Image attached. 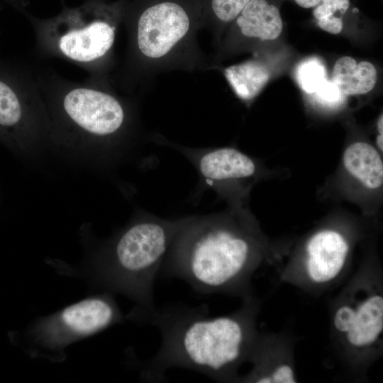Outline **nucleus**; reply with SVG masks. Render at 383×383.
<instances>
[{"label": "nucleus", "instance_id": "nucleus-14", "mask_svg": "<svg viewBox=\"0 0 383 383\" xmlns=\"http://www.w3.org/2000/svg\"><path fill=\"white\" fill-rule=\"evenodd\" d=\"M250 0H202L203 28L218 38Z\"/></svg>", "mask_w": 383, "mask_h": 383}, {"label": "nucleus", "instance_id": "nucleus-18", "mask_svg": "<svg viewBox=\"0 0 383 383\" xmlns=\"http://www.w3.org/2000/svg\"><path fill=\"white\" fill-rule=\"evenodd\" d=\"M356 320V311L349 306L340 307L334 317V325L338 331L347 333L349 332Z\"/></svg>", "mask_w": 383, "mask_h": 383}, {"label": "nucleus", "instance_id": "nucleus-6", "mask_svg": "<svg viewBox=\"0 0 383 383\" xmlns=\"http://www.w3.org/2000/svg\"><path fill=\"white\" fill-rule=\"evenodd\" d=\"M42 96L31 66L0 60V131L18 130L26 118L28 110L38 104Z\"/></svg>", "mask_w": 383, "mask_h": 383}, {"label": "nucleus", "instance_id": "nucleus-13", "mask_svg": "<svg viewBox=\"0 0 383 383\" xmlns=\"http://www.w3.org/2000/svg\"><path fill=\"white\" fill-rule=\"evenodd\" d=\"M223 72L235 94L247 101L254 99L270 79L266 66L255 60L229 66Z\"/></svg>", "mask_w": 383, "mask_h": 383}, {"label": "nucleus", "instance_id": "nucleus-12", "mask_svg": "<svg viewBox=\"0 0 383 383\" xmlns=\"http://www.w3.org/2000/svg\"><path fill=\"white\" fill-rule=\"evenodd\" d=\"M377 78L374 66L367 61L357 63L351 57L338 59L334 66L332 82L345 96L363 94L375 86Z\"/></svg>", "mask_w": 383, "mask_h": 383}, {"label": "nucleus", "instance_id": "nucleus-4", "mask_svg": "<svg viewBox=\"0 0 383 383\" xmlns=\"http://www.w3.org/2000/svg\"><path fill=\"white\" fill-rule=\"evenodd\" d=\"M124 0H84L64 5L57 15L38 18L26 11L41 57L69 61L89 74V79L109 82L114 45L122 25Z\"/></svg>", "mask_w": 383, "mask_h": 383}, {"label": "nucleus", "instance_id": "nucleus-7", "mask_svg": "<svg viewBox=\"0 0 383 383\" xmlns=\"http://www.w3.org/2000/svg\"><path fill=\"white\" fill-rule=\"evenodd\" d=\"M196 165L205 182L213 187L226 181L248 178L256 171L249 156L232 148L204 151L196 158Z\"/></svg>", "mask_w": 383, "mask_h": 383}, {"label": "nucleus", "instance_id": "nucleus-5", "mask_svg": "<svg viewBox=\"0 0 383 383\" xmlns=\"http://www.w3.org/2000/svg\"><path fill=\"white\" fill-rule=\"evenodd\" d=\"M187 220L150 217L131 226L116 242L114 280L117 286L137 299L143 309L155 307V279L174 237Z\"/></svg>", "mask_w": 383, "mask_h": 383}, {"label": "nucleus", "instance_id": "nucleus-1", "mask_svg": "<svg viewBox=\"0 0 383 383\" xmlns=\"http://www.w3.org/2000/svg\"><path fill=\"white\" fill-rule=\"evenodd\" d=\"M127 35L123 61L112 81L133 91L160 74L213 68L201 50L202 0H124Z\"/></svg>", "mask_w": 383, "mask_h": 383}, {"label": "nucleus", "instance_id": "nucleus-23", "mask_svg": "<svg viewBox=\"0 0 383 383\" xmlns=\"http://www.w3.org/2000/svg\"><path fill=\"white\" fill-rule=\"evenodd\" d=\"M383 139H382V135L379 134V135L377 138V145L379 148V149L382 151L383 150Z\"/></svg>", "mask_w": 383, "mask_h": 383}, {"label": "nucleus", "instance_id": "nucleus-9", "mask_svg": "<svg viewBox=\"0 0 383 383\" xmlns=\"http://www.w3.org/2000/svg\"><path fill=\"white\" fill-rule=\"evenodd\" d=\"M232 23L235 32L248 40H274L283 29L278 7L267 0H250Z\"/></svg>", "mask_w": 383, "mask_h": 383}, {"label": "nucleus", "instance_id": "nucleus-21", "mask_svg": "<svg viewBox=\"0 0 383 383\" xmlns=\"http://www.w3.org/2000/svg\"><path fill=\"white\" fill-rule=\"evenodd\" d=\"M299 6L304 9L314 8L322 0H294Z\"/></svg>", "mask_w": 383, "mask_h": 383}, {"label": "nucleus", "instance_id": "nucleus-3", "mask_svg": "<svg viewBox=\"0 0 383 383\" xmlns=\"http://www.w3.org/2000/svg\"><path fill=\"white\" fill-rule=\"evenodd\" d=\"M252 252L247 236L223 219L187 218L160 272L184 280L200 294L226 292L245 279Z\"/></svg>", "mask_w": 383, "mask_h": 383}, {"label": "nucleus", "instance_id": "nucleus-16", "mask_svg": "<svg viewBox=\"0 0 383 383\" xmlns=\"http://www.w3.org/2000/svg\"><path fill=\"white\" fill-rule=\"evenodd\" d=\"M296 77L301 88L307 94H313L326 79L324 65L317 58L302 62L296 69Z\"/></svg>", "mask_w": 383, "mask_h": 383}, {"label": "nucleus", "instance_id": "nucleus-22", "mask_svg": "<svg viewBox=\"0 0 383 383\" xmlns=\"http://www.w3.org/2000/svg\"><path fill=\"white\" fill-rule=\"evenodd\" d=\"M377 128L379 131V134H382L383 133V117L382 114L379 116L378 121H377Z\"/></svg>", "mask_w": 383, "mask_h": 383}, {"label": "nucleus", "instance_id": "nucleus-20", "mask_svg": "<svg viewBox=\"0 0 383 383\" xmlns=\"http://www.w3.org/2000/svg\"><path fill=\"white\" fill-rule=\"evenodd\" d=\"M7 4L11 5L13 9L21 12L23 14L26 11V7L28 6L27 0H4Z\"/></svg>", "mask_w": 383, "mask_h": 383}, {"label": "nucleus", "instance_id": "nucleus-2", "mask_svg": "<svg viewBox=\"0 0 383 383\" xmlns=\"http://www.w3.org/2000/svg\"><path fill=\"white\" fill-rule=\"evenodd\" d=\"M139 313L143 323L156 327L162 337L157 353L144 363L143 376L150 382L163 381L172 367L221 380L245 350L247 332L240 316L210 317L206 304H181L141 309Z\"/></svg>", "mask_w": 383, "mask_h": 383}, {"label": "nucleus", "instance_id": "nucleus-8", "mask_svg": "<svg viewBox=\"0 0 383 383\" xmlns=\"http://www.w3.org/2000/svg\"><path fill=\"white\" fill-rule=\"evenodd\" d=\"M306 268L310 277L319 274L321 282L334 278L342 269L348 250L347 241L339 233L325 230L316 233L306 247Z\"/></svg>", "mask_w": 383, "mask_h": 383}, {"label": "nucleus", "instance_id": "nucleus-11", "mask_svg": "<svg viewBox=\"0 0 383 383\" xmlns=\"http://www.w3.org/2000/svg\"><path fill=\"white\" fill-rule=\"evenodd\" d=\"M346 170L369 189L379 188L383 182V162L378 151L365 142L350 145L343 156Z\"/></svg>", "mask_w": 383, "mask_h": 383}, {"label": "nucleus", "instance_id": "nucleus-19", "mask_svg": "<svg viewBox=\"0 0 383 383\" xmlns=\"http://www.w3.org/2000/svg\"><path fill=\"white\" fill-rule=\"evenodd\" d=\"M272 382L294 383L296 382L294 371L289 365H281L272 373Z\"/></svg>", "mask_w": 383, "mask_h": 383}, {"label": "nucleus", "instance_id": "nucleus-10", "mask_svg": "<svg viewBox=\"0 0 383 383\" xmlns=\"http://www.w3.org/2000/svg\"><path fill=\"white\" fill-rule=\"evenodd\" d=\"M118 318L117 310L108 300L89 299L66 308L61 319L70 331L90 334L103 329Z\"/></svg>", "mask_w": 383, "mask_h": 383}, {"label": "nucleus", "instance_id": "nucleus-15", "mask_svg": "<svg viewBox=\"0 0 383 383\" xmlns=\"http://www.w3.org/2000/svg\"><path fill=\"white\" fill-rule=\"evenodd\" d=\"M350 6V0H322L314 7L313 16L323 30L337 31L343 28L342 17Z\"/></svg>", "mask_w": 383, "mask_h": 383}, {"label": "nucleus", "instance_id": "nucleus-17", "mask_svg": "<svg viewBox=\"0 0 383 383\" xmlns=\"http://www.w3.org/2000/svg\"><path fill=\"white\" fill-rule=\"evenodd\" d=\"M313 94L319 104L328 107L340 105L345 96L336 85L328 79H326Z\"/></svg>", "mask_w": 383, "mask_h": 383}]
</instances>
